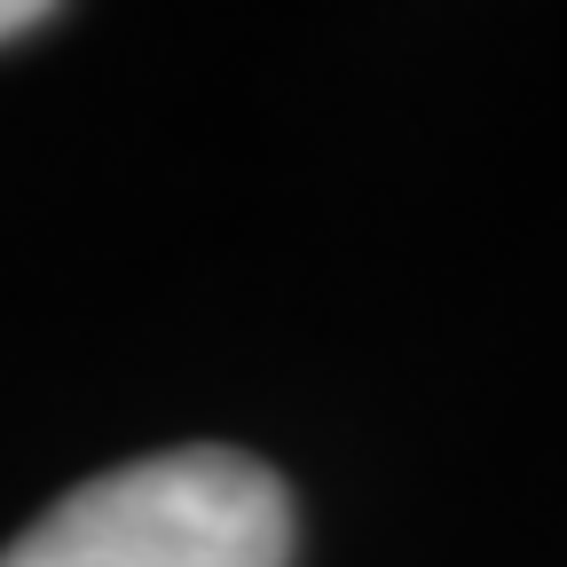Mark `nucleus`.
<instances>
[{"label":"nucleus","mask_w":567,"mask_h":567,"mask_svg":"<svg viewBox=\"0 0 567 567\" xmlns=\"http://www.w3.org/2000/svg\"><path fill=\"white\" fill-rule=\"evenodd\" d=\"M292 496L245 450H158L80 481L0 567H284Z\"/></svg>","instance_id":"nucleus-1"},{"label":"nucleus","mask_w":567,"mask_h":567,"mask_svg":"<svg viewBox=\"0 0 567 567\" xmlns=\"http://www.w3.org/2000/svg\"><path fill=\"white\" fill-rule=\"evenodd\" d=\"M40 24H48L40 0H0V40H24V32H40Z\"/></svg>","instance_id":"nucleus-2"}]
</instances>
